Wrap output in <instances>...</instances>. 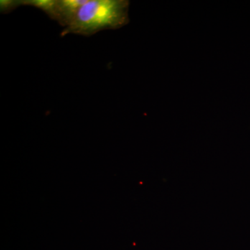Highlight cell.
Listing matches in <instances>:
<instances>
[{"mask_svg": "<svg viewBox=\"0 0 250 250\" xmlns=\"http://www.w3.org/2000/svg\"><path fill=\"white\" fill-rule=\"evenodd\" d=\"M87 1L88 0H57L54 21L62 27H67Z\"/></svg>", "mask_w": 250, "mask_h": 250, "instance_id": "7a4b0ae2", "label": "cell"}, {"mask_svg": "<svg viewBox=\"0 0 250 250\" xmlns=\"http://www.w3.org/2000/svg\"><path fill=\"white\" fill-rule=\"evenodd\" d=\"M20 6H22V0H1L0 11L3 14H9Z\"/></svg>", "mask_w": 250, "mask_h": 250, "instance_id": "277c9868", "label": "cell"}, {"mask_svg": "<svg viewBox=\"0 0 250 250\" xmlns=\"http://www.w3.org/2000/svg\"><path fill=\"white\" fill-rule=\"evenodd\" d=\"M57 0H22V6H31L41 10L53 20Z\"/></svg>", "mask_w": 250, "mask_h": 250, "instance_id": "3957f363", "label": "cell"}, {"mask_svg": "<svg viewBox=\"0 0 250 250\" xmlns=\"http://www.w3.org/2000/svg\"><path fill=\"white\" fill-rule=\"evenodd\" d=\"M127 0H88L61 36H91L106 29H118L129 22Z\"/></svg>", "mask_w": 250, "mask_h": 250, "instance_id": "6da1fadb", "label": "cell"}]
</instances>
